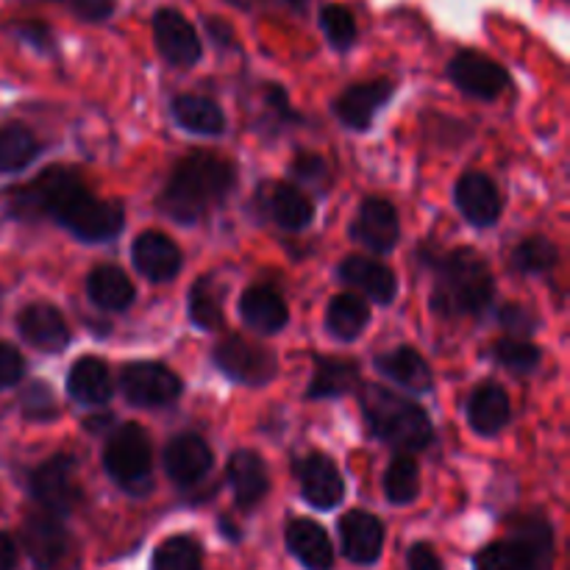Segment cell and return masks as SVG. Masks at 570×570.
Listing matches in <instances>:
<instances>
[{"label": "cell", "instance_id": "681fc988", "mask_svg": "<svg viewBox=\"0 0 570 570\" xmlns=\"http://www.w3.org/2000/svg\"><path fill=\"white\" fill-rule=\"evenodd\" d=\"M17 568V546L9 534L0 532V570H14Z\"/></svg>", "mask_w": 570, "mask_h": 570}, {"label": "cell", "instance_id": "277c9868", "mask_svg": "<svg viewBox=\"0 0 570 570\" xmlns=\"http://www.w3.org/2000/svg\"><path fill=\"white\" fill-rule=\"evenodd\" d=\"M362 412L382 443L393 445V449L404 451V454H415L432 445L434 429L423 406L406 395L393 393V390L382 387V384H367L360 395Z\"/></svg>", "mask_w": 570, "mask_h": 570}, {"label": "cell", "instance_id": "8d00e7d4", "mask_svg": "<svg viewBox=\"0 0 570 570\" xmlns=\"http://www.w3.org/2000/svg\"><path fill=\"white\" fill-rule=\"evenodd\" d=\"M189 321L204 332H212L223 323V306L217 298L215 287L209 278H200L193 289H189Z\"/></svg>", "mask_w": 570, "mask_h": 570}, {"label": "cell", "instance_id": "7a4b0ae2", "mask_svg": "<svg viewBox=\"0 0 570 570\" xmlns=\"http://www.w3.org/2000/svg\"><path fill=\"white\" fill-rule=\"evenodd\" d=\"M495 295L493 273L488 262L471 248L451 250L438 262V282L432 293V309L440 317L479 315Z\"/></svg>", "mask_w": 570, "mask_h": 570}, {"label": "cell", "instance_id": "7dc6e473", "mask_svg": "<svg viewBox=\"0 0 570 570\" xmlns=\"http://www.w3.org/2000/svg\"><path fill=\"white\" fill-rule=\"evenodd\" d=\"M267 104H271V109L276 111L282 120H298V115H295L293 109H289V100H287V92H284L282 87H267Z\"/></svg>", "mask_w": 570, "mask_h": 570}, {"label": "cell", "instance_id": "83f0119b", "mask_svg": "<svg viewBox=\"0 0 570 570\" xmlns=\"http://www.w3.org/2000/svg\"><path fill=\"white\" fill-rule=\"evenodd\" d=\"M87 293L95 306L109 312H122L134 304L137 289H134L131 278L115 265H100L89 273L87 278Z\"/></svg>", "mask_w": 570, "mask_h": 570}, {"label": "cell", "instance_id": "c3c4849f", "mask_svg": "<svg viewBox=\"0 0 570 570\" xmlns=\"http://www.w3.org/2000/svg\"><path fill=\"white\" fill-rule=\"evenodd\" d=\"M206 31H209V37L215 39L220 48H232L234 45L232 26H228L226 20H220V17H206Z\"/></svg>", "mask_w": 570, "mask_h": 570}, {"label": "cell", "instance_id": "44dd1931", "mask_svg": "<svg viewBox=\"0 0 570 570\" xmlns=\"http://www.w3.org/2000/svg\"><path fill=\"white\" fill-rule=\"evenodd\" d=\"M228 484L234 490V501L243 510H254L271 490L267 465L256 451H234L228 460Z\"/></svg>", "mask_w": 570, "mask_h": 570}, {"label": "cell", "instance_id": "5b68a950", "mask_svg": "<svg viewBox=\"0 0 570 570\" xmlns=\"http://www.w3.org/2000/svg\"><path fill=\"white\" fill-rule=\"evenodd\" d=\"M554 534L543 518H521L510 540L482 549L473 560L476 570H551Z\"/></svg>", "mask_w": 570, "mask_h": 570}, {"label": "cell", "instance_id": "f6af8a7d", "mask_svg": "<svg viewBox=\"0 0 570 570\" xmlns=\"http://www.w3.org/2000/svg\"><path fill=\"white\" fill-rule=\"evenodd\" d=\"M406 568L410 570H443V562H440L438 551L429 543H415L406 554Z\"/></svg>", "mask_w": 570, "mask_h": 570}, {"label": "cell", "instance_id": "4fadbf2b", "mask_svg": "<svg viewBox=\"0 0 570 570\" xmlns=\"http://www.w3.org/2000/svg\"><path fill=\"white\" fill-rule=\"evenodd\" d=\"M20 538L33 566L42 570L59 566L61 557L67 554V546H70L67 529L61 527L59 515H53V512L28 515L26 523H22Z\"/></svg>", "mask_w": 570, "mask_h": 570}, {"label": "cell", "instance_id": "e0dca14e", "mask_svg": "<svg viewBox=\"0 0 570 570\" xmlns=\"http://www.w3.org/2000/svg\"><path fill=\"white\" fill-rule=\"evenodd\" d=\"M134 267L142 273L148 282H170L181 271V250L167 234L145 232L134 239Z\"/></svg>", "mask_w": 570, "mask_h": 570}, {"label": "cell", "instance_id": "816d5d0a", "mask_svg": "<svg viewBox=\"0 0 570 570\" xmlns=\"http://www.w3.org/2000/svg\"><path fill=\"white\" fill-rule=\"evenodd\" d=\"M232 3H239V0H232Z\"/></svg>", "mask_w": 570, "mask_h": 570}, {"label": "cell", "instance_id": "cb8c5ba5", "mask_svg": "<svg viewBox=\"0 0 570 570\" xmlns=\"http://www.w3.org/2000/svg\"><path fill=\"white\" fill-rule=\"evenodd\" d=\"M239 315L250 328L262 334H276L287 326L289 309L282 295L271 287H248L239 298Z\"/></svg>", "mask_w": 570, "mask_h": 570}, {"label": "cell", "instance_id": "ac0fdd59", "mask_svg": "<svg viewBox=\"0 0 570 570\" xmlns=\"http://www.w3.org/2000/svg\"><path fill=\"white\" fill-rule=\"evenodd\" d=\"M343 554L356 566H373L384 549V527L371 512L354 510L340 521Z\"/></svg>", "mask_w": 570, "mask_h": 570}, {"label": "cell", "instance_id": "d6986e66", "mask_svg": "<svg viewBox=\"0 0 570 570\" xmlns=\"http://www.w3.org/2000/svg\"><path fill=\"white\" fill-rule=\"evenodd\" d=\"M17 328L28 345L45 351V354L61 351L70 343V328H67L65 317L50 304H28L17 317Z\"/></svg>", "mask_w": 570, "mask_h": 570}, {"label": "cell", "instance_id": "9c48e42d", "mask_svg": "<svg viewBox=\"0 0 570 570\" xmlns=\"http://www.w3.org/2000/svg\"><path fill=\"white\" fill-rule=\"evenodd\" d=\"M215 365L239 384H267L278 371L276 354L243 337H226L215 348Z\"/></svg>", "mask_w": 570, "mask_h": 570}, {"label": "cell", "instance_id": "30bf717a", "mask_svg": "<svg viewBox=\"0 0 570 570\" xmlns=\"http://www.w3.org/2000/svg\"><path fill=\"white\" fill-rule=\"evenodd\" d=\"M449 76L462 92H468L471 98L479 100H493L504 92L507 87V70L499 61L488 59V56L476 53V50H462L451 59Z\"/></svg>", "mask_w": 570, "mask_h": 570}, {"label": "cell", "instance_id": "8fae6325", "mask_svg": "<svg viewBox=\"0 0 570 570\" xmlns=\"http://www.w3.org/2000/svg\"><path fill=\"white\" fill-rule=\"evenodd\" d=\"M351 237L360 245H365V248L376 250V254H390L401 237L395 206L384 198L362 200L360 215H356L354 226H351Z\"/></svg>", "mask_w": 570, "mask_h": 570}, {"label": "cell", "instance_id": "ee69618b", "mask_svg": "<svg viewBox=\"0 0 570 570\" xmlns=\"http://www.w3.org/2000/svg\"><path fill=\"white\" fill-rule=\"evenodd\" d=\"M293 173L295 178H301L306 184H323L326 181V161L315 154H298L293 161Z\"/></svg>", "mask_w": 570, "mask_h": 570}, {"label": "cell", "instance_id": "f907efd6", "mask_svg": "<svg viewBox=\"0 0 570 570\" xmlns=\"http://www.w3.org/2000/svg\"><path fill=\"white\" fill-rule=\"evenodd\" d=\"M287 3L293 6V9H298V11L306 9V0H287Z\"/></svg>", "mask_w": 570, "mask_h": 570}, {"label": "cell", "instance_id": "4316f807", "mask_svg": "<svg viewBox=\"0 0 570 570\" xmlns=\"http://www.w3.org/2000/svg\"><path fill=\"white\" fill-rule=\"evenodd\" d=\"M287 546L295 554V560L304 562L309 570H328L334 562L332 540L326 529L315 521H293L287 527Z\"/></svg>", "mask_w": 570, "mask_h": 570}, {"label": "cell", "instance_id": "2e32d148", "mask_svg": "<svg viewBox=\"0 0 570 570\" xmlns=\"http://www.w3.org/2000/svg\"><path fill=\"white\" fill-rule=\"evenodd\" d=\"M301 493L315 510H334L345 495L343 476L326 454H309L298 465Z\"/></svg>", "mask_w": 570, "mask_h": 570}, {"label": "cell", "instance_id": "e575fe53", "mask_svg": "<svg viewBox=\"0 0 570 570\" xmlns=\"http://www.w3.org/2000/svg\"><path fill=\"white\" fill-rule=\"evenodd\" d=\"M154 570H204V551L200 543L189 534L167 538L154 551Z\"/></svg>", "mask_w": 570, "mask_h": 570}, {"label": "cell", "instance_id": "7bdbcfd3", "mask_svg": "<svg viewBox=\"0 0 570 570\" xmlns=\"http://www.w3.org/2000/svg\"><path fill=\"white\" fill-rule=\"evenodd\" d=\"M67 6L78 20L87 22L109 20L111 11H115V0H67Z\"/></svg>", "mask_w": 570, "mask_h": 570}, {"label": "cell", "instance_id": "836d02e7", "mask_svg": "<svg viewBox=\"0 0 570 570\" xmlns=\"http://www.w3.org/2000/svg\"><path fill=\"white\" fill-rule=\"evenodd\" d=\"M421 493V471H417V462L410 454H399L387 465L384 473V495H387L390 504L404 507L412 504Z\"/></svg>", "mask_w": 570, "mask_h": 570}, {"label": "cell", "instance_id": "60d3db41", "mask_svg": "<svg viewBox=\"0 0 570 570\" xmlns=\"http://www.w3.org/2000/svg\"><path fill=\"white\" fill-rule=\"evenodd\" d=\"M11 33H14L20 42L31 45V48H37L39 53H50L53 50V33H50V28L45 26V22H37V20H22V22H14V26L9 28Z\"/></svg>", "mask_w": 570, "mask_h": 570}, {"label": "cell", "instance_id": "ffe728a7", "mask_svg": "<svg viewBox=\"0 0 570 570\" xmlns=\"http://www.w3.org/2000/svg\"><path fill=\"white\" fill-rule=\"evenodd\" d=\"M456 206L473 226H493L501 215V195L484 173H465L454 189Z\"/></svg>", "mask_w": 570, "mask_h": 570}, {"label": "cell", "instance_id": "6da1fadb", "mask_svg": "<svg viewBox=\"0 0 570 570\" xmlns=\"http://www.w3.org/2000/svg\"><path fill=\"white\" fill-rule=\"evenodd\" d=\"M237 184V170L228 159L212 150L184 156L167 178L159 195L161 212L178 223H198L212 206L223 204Z\"/></svg>", "mask_w": 570, "mask_h": 570}, {"label": "cell", "instance_id": "8992f818", "mask_svg": "<svg viewBox=\"0 0 570 570\" xmlns=\"http://www.w3.org/2000/svg\"><path fill=\"white\" fill-rule=\"evenodd\" d=\"M104 468L120 488L145 493L150 488V440L137 423H126L104 449Z\"/></svg>", "mask_w": 570, "mask_h": 570}, {"label": "cell", "instance_id": "1f68e13d", "mask_svg": "<svg viewBox=\"0 0 570 570\" xmlns=\"http://www.w3.org/2000/svg\"><path fill=\"white\" fill-rule=\"evenodd\" d=\"M173 115H176L178 126L193 134H223V128H226L223 109L212 98H204V95H181V98H176Z\"/></svg>", "mask_w": 570, "mask_h": 570}, {"label": "cell", "instance_id": "d590c367", "mask_svg": "<svg viewBox=\"0 0 570 570\" xmlns=\"http://www.w3.org/2000/svg\"><path fill=\"white\" fill-rule=\"evenodd\" d=\"M560 259V250L551 239L546 237H529L523 239L521 245L512 254V262L521 273H532V276H540V273H549L551 267Z\"/></svg>", "mask_w": 570, "mask_h": 570}, {"label": "cell", "instance_id": "bcb514c9", "mask_svg": "<svg viewBox=\"0 0 570 570\" xmlns=\"http://www.w3.org/2000/svg\"><path fill=\"white\" fill-rule=\"evenodd\" d=\"M501 323H504V328H510V332L527 334V332H532L534 317H532V312L523 309V306L510 304V306H504V312H501Z\"/></svg>", "mask_w": 570, "mask_h": 570}, {"label": "cell", "instance_id": "9a60e30c", "mask_svg": "<svg viewBox=\"0 0 570 570\" xmlns=\"http://www.w3.org/2000/svg\"><path fill=\"white\" fill-rule=\"evenodd\" d=\"M393 89V81H384V78H379V81L354 83V87H348L337 98L334 115L340 117V122H343L345 128L365 131L373 122V117L379 115V109L390 100Z\"/></svg>", "mask_w": 570, "mask_h": 570}, {"label": "cell", "instance_id": "74e56055", "mask_svg": "<svg viewBox=\"0 0 570 570\" xmlns=\"http://www.w3.org/2000/svg\"><path fill=\"white\" fill-rule=\"evenodd\" d=\"M495 365L507 367L512 373H532L540 365V348L529 340H501L490 351Z\"/></svg>", "mask_w": 570, "mask_h": 570}, {"label": "cell", "instance_id": "f1b7e54d", "mask_svg": "<svg viewBox=\"0 0 570 570\" xmlns=\"http://www.w3.org/2000/svg\"><path fill=\"white\" fill-rule=\"evenodd\" d=\"M360 382V365L351 360H317L315 373L306 395L309 399H340V395L351 393Z\"/></svg>", "mask_w": 570, "mask_h": 570}, {"label": "cell", "instance_id": "d6a6232c", "mask_svg": "<svg viewBox=\"0 0 570 570\" xmlns=\"http://www.w3.org/2000/svg\"><path fill=\"white\" fill-rule=\"evenodd\" d=\"M39 154V142L26 126H0V173H14L31 165Z\"/></svg>", "mask_w": 570, "mask_h": 570}, {"label": "cell", "instance_id": "f35d334b", "mask_svg": "<svg viewBox=\"0 0 570 570\" xmlns=\"http://www.w3.org/2000/svg\"><path fill=\"white\" fill-rule=\"evenodd\" d=\"M321 28L328 42L337 50H348L356 42V20L351 9L340 3H328L321 9Z\"/></svg>", "mask_w": 570, "mask_h": 570}, {"label": "cell", "instance_id": "3957f363", "mask_svg": "<svg viewBox=\"0 0 570 570\" xmlns=\"http://www.w3.org/2000/svg\"><path fill=\"white\" fill-rule=\"evenodd\" d=\"M89 195L87 184L70 167H48L26 184L0 189V209L14 220H39L53 217L65 223L67 215Z\"/></svg>", "mask_w": 570, "mask_h": 570}, {"label": "cell", "instance_id": "d4e9b609", "mask_svg": "<svg viewBox=\"0 0 570 570\" xmlns=\"http://www.w3.org/2000/svg\"><path fill=\"white\" fill-rule=\"evenodd\" d=\"M468 421L482 438H495L510 421V395L499 384H482L468 401Z\"/></svg>", "mask_w": 570, "mask_h": 570}, {"label": "cell", "instance_id": "603a6c76", "mask_svg": "<svg viewBox=\"0 0 570 570\" xmlns=\"http://www.w3.org/2000/svg\"><path fill=\"white\" fill-rule=\"evenodd\" d=\"M376 367L382 376L393 379L395 384H401V387L415 395L429 393L434 384L429 362L415 348H410V345H401V348L376 356Z\"/></svg>", "mask_w": 570, "mask_h": 570}, {"label": "cell", "instance_id": "7402d4cb", "mask_svg": "<svg viewBox=\"0 0 570 570\" xmlns=\"http://www.w3.org/2000/svg\"><path fill=\"white\" fill-rule=\"evenodd\" d=\"M340 278L360 293H365L373 304H393L395 293H399V282L390 267L382 262H373L367 256H348L340 265Z\"/></svg>", "mask_w": 570, "mask_h": 570}, {"label": "cell", "instance_id": "ba28073f", "mask_svg": "<svg viewBox=\"0 0 570 570\" xmlns=\"http://www.w3.org/2000/svg\"><path fill=\"white\" fill-rule=\"evenodd\" d=\"M120 390L134 406H167L181 395V379L159 362H131L120 373Z\"/></svg>", "mask_w": 570, "mask_h": 570}, {"label": "cell", "instance_id": "b9f144b4", "mask_svg": "<svg viewBox=\"0 0 570 570\" xmlns=\"http://www.w3.org/2000/svg\"><path fill=\"white\" fill-rule=\"evenodd\" d=\"M26 373V360L20 351L9 343H0V390L14 387Z\"/></svg>", "mask_w": 570, "mask_h": 570}, {"label": "cell", "instance_id": "ab89813d", "mask_svg": "<svg viewBox=\"0 0 570 570\" xmlns=\"http://www.w3.org/2000/svg\"><path fill=\"white\" fill-rule=\"evenodd\" d=\"M20 406L22 412H26V417H31V421H53V417L59 415V404H56L53 390L45 382L28 384L26 393H22L20 399Z\"/></svg>", "mask_w": 570, "mask_h": 570}, {"label": "cell", "instance_id": "52a82bcc", "mask_svg": "<svg viewBox=\"0 0 570 570\" xmlns=\"http://www.w3.org/2000/svg\"><path fill=\"white\" fill-rule=\"evenodd\" d=\"M31 484V495L45 507V512L53 515H70L76 510L81 490H78L76 479V460L70 454L50 456L48 462L37 468L28 479Z\"/></svg>", "mask_w": 570, "mask_h": 570}, {"label": "cell", "instance_id": "4dcf8cb0", "mask_svg": "<svg viewBox=\"0 0 570 570\" xmlns=\"http://www.w3.org/2000/svg\"><path fill=\"white\" fill-rule=\"evenodd\" d=\"M267 206H271L273 220L287 232H304L315 217V206L306 198L304 189L289 187V184H276L271 198H267Z\"/></svg>", "mask_w": 570, "mask_h": 570}, {"label": "cell", "instance_id": "5bb4252c", "mask_svg": "<svg viewBox=\"0 0 570 570\" xmlns=\"http://www.w3.org/2000/svg\"><path fill=\"white\" fill-rule=\"evenodd\" d=\"M212 449L198 434H176L165 449V471L178 488H193L212 471Z\"/></svg>", "mask_w": 570, "mask_h": 570}, {"label": "cell", "instance_id": "f546056e", "mask_svg": "<svg viewBox=\"0 0 570 570\" xmlns=\"http://www.w3.org/2000/svg\"><path fill=\"white\" fill-rule=\"evenodd\" d=\"M367 323H371V306L360 295H334L326 309V328L332 337L348 343V340H356L365 332Z\"/></svg>", "mask_w": 570, "mask_h": 570}, {"label": "cell", "instance_id": "7c38bea8", "mask_svg": "<svg viewBox=\"0 0 570 570\" xmlns=\"http://www.w3.org/2000/svg\"><path fill=\"white\" fill-rule=\"evenodd\" d=\"M156 48L170 65L189 67L200 59V39L193 22L176 9H159L154 14Z\"/></svg>", "mask_w": 570, "mask_h": 570}, {"label": "cell", "instance_id": "484cf974", "mask_svg": "<svg viewBox=\"0 0 570 570\" xmlns=\"http://www.w3.org/2000/svg\"><path fill=\"white\" fill-rule=\"evenodd\" d=\"M111 373L106 367V362H100L98 356H83L76 365L70 367V376H67V393L78 401V404L87 406H100L111 399Z\"/></svg>", "mask_w": 570, "mask_h": 570}]
</instances>
